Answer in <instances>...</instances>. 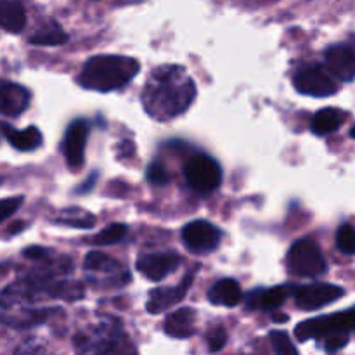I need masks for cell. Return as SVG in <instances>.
Listing matches in <instances>:
<instances>
[{
  "label": "cell",
  "instance_id": "cell-1",
  "mask_svg": "<svg viewBox=\"0 0 355 355\" xmlns=\"http://www.w3.org/2000/svg\"><path fill=\"white\" fill-rule=\"evenodd\" d=\"M196 99V83L177 64L159 66L149 75L142 90L146 113L158 121L173 120L186 113Z\"/></svg>",
  "mask_w": 355,
  "mask_h": 355
},
{
  "label": "cell",
  "instance_id": "cell-2",
  "mask_svg": "<svg viewBox=\"0 0 355 355\" xmlns=\"http://www.w3.org/2000/svg\"><path fill=\"white\" fill-rule=\"evenodd\" d=\"M141 64L134 58L114 54L94 55L83 64L78 83L83 89L111 92L127 85L139 73Z\"/></svg>",
  "mask_w": 355,
  "mask_h": 355
},
{
  "label": "cell",
  "instance_id": "cell-3",
  "mask_svg": "<svg viewBox=\"0 0 355 355\" xmlns=\"http://www.w3.org/2000/svg\"><path fill=\"white\" fill-rule=\"evenodd\" d=\"M125 338L120 322L114 319L99 322L75 336L76 355H110Z\"/></svg>",
  "mask_w": 355,
  "mask_h": 355
},
{
  "label": "cell",
  "instance_id": "cell-4",
  "mask_svg": "<svg viewBox=\"0 0 355 355\" xmlns=\"http://www.w3.org/2000/svg\"><path fill=\"white\" fill-rule=\"evenodd\" d=\"M286 266L290 274L309 279L322 276L328 270L321 250L312 239H300L291 246L286 257Z\"/></svg>",
  "mask_w": 355,
  "mask_h": 355
},
{
  "label": "cell",
  "instance_id": "cell-5",
  "mask_svg": "<svg viewBox=\"0 0 355 355\" xmlns=\"http://www.w3.org/2000/svg\"><path fill=\"white\" fill-rule=\"evenodd\" d=\"M355 331V307L349 311L336 312L331 315L309 319L300 322L295 329V336L300 342H307L312 338H326L331 333H350Z\"/></svg>",
  "mask_w": 355,
  "mask_h": 355
},
{
  "label": "cell",
  "instance_id": "cell-6",
  "mask_svg": "<svg viewBox=\"0 0 355 355\" xmlns=\"http://www.w3.org/2000/svg\"><path fill=\"white\" fill-rule=\"evenodd\" d=\"M184 175L191 189L201 194H210L222 184V168L211 156L196 155L184 166Z\"/></svg>",
  "mask_w": 355,
  "mask_h": 355
},
{
  "label": "cell",
  "instance_id": "cell-7",
  "mask_svg": "<svg viewBox=\"0 0 355 355\" xmlns=\"http://www.w3.org/2000/svg\"><path fill=\"white\" fill-rule=\"evenodd\" d=\"M293 85L300 94L312 97H329L340 89L335 76L319 64H309L298 69L293 76Z\"/></svg>",
  "mask_w": 355,
  "mask_h": 355
},
{
  "label": "cell",
  "instance_id": "cell-8",
  "mask_svg": "<svg viewBox=\"0 0 355 355\" xmlns=\"http://www.w3.org/2000/svg\"><path fill=\"white\" fill-rule=\"evenodd\" d=\"M222 232L208 220L189 222L182 229V241L193 253H210L220 245Z\"/></svg>",
  "mask_w": 355,
  "mask_h": 355
},
{
  "label": "cell",
  "instance_id": "cell-9",
  "mask_svg": "<svg viewBox=\"0 0 355 355\" xmlns=\"http://www.w3.org/2000/svg\"><path fill=\"white\" fill-rule=\"evenodd\" d=\"M343 295H345V290L336 284L314 283L298 288L295 293V304L302 311H319V309L340 300Z\"/></svg>",
  "mask_w": 355,
  "mask_h": 355
},
{
  "label": "cell",
  "instance_id": "cell-10",
  "mask_svg": "<svg viewBox=\"0 0 355 355\" xmlns=\"http://www.w3.org/2000/svg\"><path fill=\"white\" fill-rule=\"evenodd\" d=\"M90 134V125L85 120H75L66 128L64 139H62V155L66 163L71 170H78L85 162V146Z\"/></svg>",
  "mask_w": 355,
  "mask_h": 355
},
{
  "label": "cell",
  "instance_id": "cell-11",
  "mask_svg": "<svg viewBox=\"0 0 355 355\" xmlns=\"http://www.w3.org/2000/svg\"><path fill=\"white\" fill-rule=\"evenodd\" d=\"M326 69L335 78L350 82L355 78V44H336L324 52Z\"/></svg>",
  "mask_w": 355,
  "mask_h": 355
},
{
  "label": "cell",
  "instance_id": "cell-12",
  "mask_svg": "<svg viewBox=\"0 0 355 355\" xmlns=\"http://www.w3.org/2000/svg\"><path fill=\"white\" fill-rule=\"evenodd\" d=\"M180 266V257L177 253H146L137 259L139 272L149 281H162Z\"/></svg>",
  "mask_w": 355,
  "mask_h": 355
},
{
  "label": "cell",
  "instance_id": "cell-13",
  "mask_svg": "<svg viewBox=\"0 0 355 355\" xmlns=\"http://www.w3.org/2000/svg\"><path fill=\"white\" fill-rule=\"evenodd\" d=\"M194 274H187L186 279L182 283H179L173 288H158V290L151 291L149 295L148 305H146V311L149 314H159V312L166 311V309L173 307V305L180 304V302L186 298L187 291H189L191 284H193Z\"/></svg>",
  "mask_w": 355,
  "mask_h": 355
},
{
  "label": "cell",
  "instance_id": "cell-14",
  "mask_svg": "<svg viewBox=\"0 0 355 355\" xmlns=\"http://www.w3.org/2000/svg\"><path fill=\"white\" fill-rule=\"evenodd\" d=\"M83 269L89 274H106V277H113L118 284L128 283V272L121 267L120 262L111 259L110 255L101 252H89L83 260Z\"/></svg>",
  "mask_w": 355,
  "mask_h": 355
},
{
  "label": "cell",
  "instance_id": "cell-15",
  "mask_svg": "<svg viewBox=\"0 0 355 355\" xmlns=\"http://www.w3.org/2000/svg\"><path fill=\"white\" fill-rule=\"evenodd\" d=\"M30 104V92L24 87L12 82L2 83L0 92V110L6 116H17L23 113Z\"/></svg>",
  "mask_w": 355,
  "mask_h": 355
},
{
  "label": "cell",
  "instance_id": "cell-16",
  "mask_svg": "<svg viewBox=\"0 0 355 355\" xmlns=\"http://www.w3.org/2000/svg\"><path fill=\"white\" fill-rule=\"evenodd\" d=\"M290 297V286H274L269 290L252 291L246 298L248 309H263V311H276Z\"/></svg>",
  "mask_w": 355,
  "mask_h": 355
},
{
  "label": "cell",
  "instance_id": "cell-17",
  "mask_svg": "<svg viewBox=\"0 0 355 355\" xmlns=\"http://www.w3.org/2000/svg\"><path fill=\"white\" fill-rule=\"evenodd\" d=\"M196 312L189 307L179 309L177 312L170 314L165 321V333L172 338H189L196 333L194 328Z\"/></svg>",
  "mask_w": 355,
  "mask_h": 355
},
{
  "label": "cell",
  "instance_id": "cell-18",
  "mask_svg": "<svg viewBox=\"0 0 355 355\" xmlns=\"http://www.w3.org/2000/svg\"><path fill=\"white\" fill-rule=\"evenodd\" d=\"M208 300L214 305H224V307H236L241 304L243 291L238 281L220 279L208 291Z\"/></svg>",
  "mask_w": 355,
  "mask_h": 355
},
{
  "label": "cell",
  "instance_id": "cell-19",
  "mask_svg": "<svg viewBox=\"0 0 355 355\" xmlns=\"http://www.w3.org/2000/svg\"><path fill=\"white\" fill-rule=\"evenodd\" d=\"M345 118H347L345 111L338 110V107H324V110L315 113V116L312 118L311 130L314 132L315 135H319V137L333 134V132H336L340 127H342Z\"/></svg>",
  "mask_w": 355,
  "mask_h": 355
},
{
  "label": "cell",
  "instance_id": "cell-20",
  "mask_svg": "<svg viewBox=\"0 0 355 355\" xmlns=\"http://www.w3.org/2000/svg\"><path fill=\"white\" fill-rule=\"evenodd\" d=\"M2 130L6 139L12 148L17 151H33L42 144V134L38 132L37 127H28L24 130H16V128L9 127L7 123L2 125Z\"/></svg>",
  "mask_w": 355,
  "mask_h": 355
},
{
  "label": "cell",
  "instance_id": "cell-21",
  "mask_svg": "<svg viewBox=\"0 0 355 355\" xmlns=\"http://www.w3.org/2000/svg\"><path fill=\"white\" fill-rule=\"evenodd\" d=\"M3 311H9V309H3ZM51 314L49 311L44 309H26L23 307L21 311H14L10 314L3 312V322L7 326H12V328H31V326L42 324V322L47 319V315Z\"/></svg>",
  "mask_w": 355,
  "mask_h": 355
},
{
  "label": "cell",
  "instance_id": "cell-22",
  "mask_svg": "<svg viewBox=\"0 0 355 355\" xmlns=\"http://www.w3.org/2000/svg\"><path fill=\"white\" fill-rule=\"evenodd\" d=\"M0 23L2 28L9 33H19L26 24V16L19 2L14 0H2L0 6Z\"/></svg>",
  "mask_w": 355,
  "mask_h": 355
},
{
  "label": "cell",
  "instance_id": "cell-23",
  "mask_svg": "<svg viewBox=\"0 0 355 355\" xmlns=\"http://www.w3.org/2000/svg\"><path fill=\"white\" fill-rule=\"evenodd\" d=\"M64 42H68V33L55 21L45 23L30 37V44L33 45H61Z\"/></svg>",
  "mask_w": 355,
  "mask_h": 355
},
{
  "label": "cell",
  "instance_id": "cell-24",
  "mask_svg": "<svg viewBox=\"0 0 355 355\" xmlns=\"http://www.w3.org/2000/svg\"><path fill=\"white\" fill-rule=\"evenodd\" d=\"M55 224L66 225V227L75 229H90L96 224V218L87 211L78 210V208H69V210L62 211V217L55 218Z\"/></svg>",
  "mask_w": 355,
  "mask_h": 355
},
{
  "label": "cell",
  "instance_id": "cell-25",
  "mask_svg": "<svg viewBox=\"0 0 355 355\" xmlns=\"http://www.w3.org/2000/svg\"><path fill=\"white\" fill-rule=\"evenodd\" d=\"M128 227L123 224H111L107 225L106 229L99 232L96 238L90 239V243L96 246H107V245H114V243H120L127 238Z\"/></svg>",
  "mask_w": 355,
  "mask_h": 355
},
{
  "label": "cell",
  "instance_id": "cell-26",
  "mask_svg": "<svg viewBox=\"0 0 355 355\" xmlns=\"http://www.w3.org/2000/svg\"><path fill=\"white\" fill-rule=\"evenodd\" d=\"M49 295L55 298H62V300L73 302L82 298L85 295V291H83V286L80 283H68V281H64V283L51 284L49 286Z\"/></svg>",
  "mask_w": 355,
  "mask_h": 355
},
{
  "label": "cell",
  "instance_id": "cell-27",
  "mask_svg": "<svg viewBox=\"0 0 355 355\" xmlns=\"http://www.w3.org/2000/svg\"><path fill=\"white\" fill-rule=\"evenodd\" d=\"M270 343H272V349L276 355H300L298 354L297 347L291 343V338L288 336V333L284 331H270L269 335Z\"/></svg>",
  "mask_w": 355,
  "mask_h": 355
},
{
  "label": "cell",
  "instance_id": "cell-28",
  "mask_svg": "<svg viewBox=\"0 0 355 355\" xmlns=\"http://www.w3.org/2000/svg\"><path fill=\"white\" fill-rule=\"evenodd\" d=\"M336 246L345 255H355V227L350 224L342 225L336 232Z\"/></svg>",
  "mask_w": 355,
  "mask_h": 355
},
{
  "label": "cell",
  "instance_id": "cell-29",
  "mask_svg": "<svg viewBox=\"0 0 355 355\" xmlns=\"http://www.w3.org/2000/svg\"><path fill=\"white\" fill-rule=\"evenodd\" d=\"M146 179L153 186H166L170 182V173L165 166L159 162H153L148 166V172H146Z\"/></svg>",
  "mask_w": 355,
  "mask_h": 355
},
{
  "label": "cell",
  "instance_id": "cell-30",
  "mask_svg": "<svg viewBox=\"0 0 355 355\" xmlns=\"http://www.w3.org/2000/svg\"><path fill=\"white\" fill-rule=\"evenodd\" d=\"M207 342H208V349H210V352L214 354L218 352V350L224 349L225 343H227V333H225V329L222 328V326H217V328H214L210 333H208Z\"/></svg>",
  "mask_w": 355,
  "mask_h": 355
},
{
  "label": "cell",
  "instance_id": "cell-31",
  "mask_svg": "<svg viewBox=\"0 0 355 355\" xmlns=\"http://www.w3.org/2000/svg\"><path fill=\"white\" fill-rule=\"evenodd\" d=\"M349 333H331L324 338V349L328 352H336L349 343Z\"/></svg>",
  "mask_w": 355,
  "mask_h": 355
},
{
  "label": "cell",
  "instance_id": "cell-32",
  "mask_svg": "<svg viewBox=\"0 0 355 355\" xmlns=\"http://www.w3.org/2000/svg\"><path fill=\"white\" fill-rule=\"evenodd\" d=\"M23 205V196L17 198H7L0 203V220H6L9 218L14 211L19 210V207Z\"/></svg>",
  "mask_w": 355,
  "mask_h": 355
},
{
  "label": "cell",
  "instance_id": "cell-33",
  "mask_svg": "<svg viewBox=\"0 0 355 355\" xmlns=\"http://www.w3.org/2000/svg\"><path fill=\"white\" fill-rule=\"evenodd\" d=\"M14 355H45V350L38 342H35V340H28V342H24L23 345L16 350V354Z\"/></svg>",
  "mask_w": 355,
  "mask_h": 355
},
{
  "label": "cell",
  "instance_id": "cell-34",
  "mask_svg": "<svg viewBox=\"0 0 355 355\" xmlns=\"http://www.w3.org/2000/svg\"><path fill=\"white\" fill-rule=\"evenodd\" d=\"M49 255H51V252L47 248H42V246H30V248H26L23 252V257L35 260V262H40V260L44 262Z\"/></svg>",
  "mask_w": 355,
  "mask_h": 355
},
{
  "label": "cell",
  "instance_id": "cell-35",
  "mask_svg": "<svg viewBox=\"0 0 355 355\" xmlns=\"http://www.w3.org/2000/svg\"><path fill=\"white\" fill-rule=\"evenodd\" d=\"M110 355H137V350H135V347L132 345L127 340V336H125V338L118 343L116 349H114Z\"/></svg>",
  "mask_w": 355,
  "mask_h": 355
},
{
  "label": "cell",
  "instance_id": "cell-36",
  "mask_svg": "<svg viewBox=\"0 0 355 355\" xmlns=\"http://www.w3.org/2000/svg\"><path fill=\"white\" fill-rule=\"evenodd\" d=\"M94 180H96V173H92V175L89 177V180H87V182L83 184V186L78 187V193H82V191H89L90 187L94 186Z\"/></svg>",
  "mask_w": 355,
  "mask_h": 355
},
{
  "label": "cell",
  "instance_id": "cell-37",
  "mask_svg": "<svg viewBox=\"0 0 355 355\" xmlns=\"http://www.w3.org/2000/svg\"><path fill=\"white\" fill-rule=\"evenodd\" d=\"M24 225H26V224H24V222H17V224L10 225V227L7 229V232H9V234H12V232H14V234H16V232H19L21 229H24Z\"/></svg>",
  "mask_w": 355,
  "mask_h": 355
},
{
  "label": "cell",
  "instance_id": "cell-38",
  "mask_svg": "<svg viewBox=\"0 0 355 355\" xmlns=\"http://www.w3.org/2000/svg\"><path fill=\"white\" fill-rule=\"evenodd\" d=\"M272 319L276 322H286L288 321V315L286 314H274Z\"/></svg>",
  "mask_w": 355,
  "mask_h": 355
},
{
  "label": "cell",
  "instance_id": "cell-39",
  "mask_svg": "<svg viewBox=\"0 0 355 355\" xmlns=\"http://www.w3.org/2000/svg\"><path fill=\"white\" fill-rule=\"evenodd\" d=\"M350 137H354V139H355V127L350 128Z\"/></svg>",
  "mask_w": 355,
  "mask_h": 355
}]
</instances>
